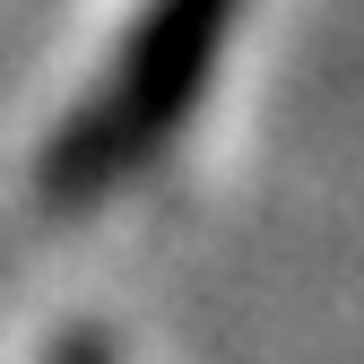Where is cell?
I'll use <instances>...</instances> for the list:
<instances>
[{"label":"cell","mask_w":364,"mask_h":364,"mask_svg":"<svg viewBox=\"0 0 364 364\" xmlns=\"http://www.w3.org/2000/svg\"><path fill=\"white\" fill-rule=\"evenodd\" d=\"M235 9H243V0H148L139 26L122 35L113 78L53 130V148H43V165H35V191L53 208L122 191V182L182 130V113L200 105Z\"/></svg>","instance_id":"6da1fadb"},{"label":"cell","mask_w":364,"mask_h":364,"mask_svg":"<svg viewBox=\"0 0 364 364\" xmlns=\"http://www.w3.org/2000/svg\"><path fill=\"white\" fill-rule=\"evenodd\" d=\"M53 364H122V355H113V338H105V330H61Z\"/></svg>","instance_id":"7a4b0ae2"}]
</instances>
